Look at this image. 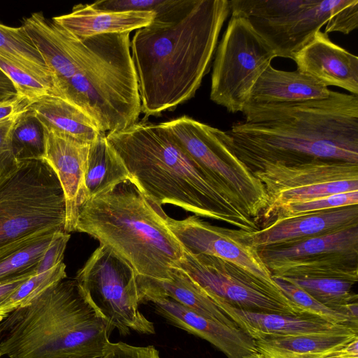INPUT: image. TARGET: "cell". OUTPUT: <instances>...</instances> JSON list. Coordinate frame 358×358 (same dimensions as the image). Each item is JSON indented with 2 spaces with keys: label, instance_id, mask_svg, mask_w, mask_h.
Segmentation results:
<instances>
[{
  "label": "cell",
  "instance_id": "1",
  "mask_svg": "<svg viewBox=\"0 0 358 358\" xmlns=\"http://www.w3.org/2000/svg\"><path fill=\"white\" fill-rule=\"evenodd\" d=\"M242 113L219 136L251 172L315 159L358 164L357 95L331 90L326 99L248 104Z\"/></svg>",
  "mask_w": 358,
  "mask_h": 358
},
{
  "label": "cell",
  "instance_id": "2",
  "mask_svg": "<svg viewBox=\"0 0 358 358\" xmlns=\"http://www.w3.org/2000/svg\"><path fill=\"white\" fill-rule=\"evenodd\" d=\"M229 12V0H173L136 31L130 49L141 113L157 116L194 96Z\"/></svg>",
  "mask_w": 358,
  "mask_h": 358
},
{
  "label": "cell",
  "instance_id": "3",
  "mask_svg": "<svg viewBox=\"0 0 358 358\" xmlns=\"http://www.w3.org/2000/svg\"><path fill=\"white\" fill-rule=\"evenodd\" d=\"M106 139L152 203H170L247 232L259 229L237 197L222 189L159 124L137 122Z\"/></svg>",
  "mask_w": 358,
  "mask_h": 358
},
{
  "label": "cell",
  "instance_id": "4",
  "mask_svg": "<svg viewBox=\"0 0 358 358\" xmlns=\"http://www.w3.org/2000/svg\"><path fill=\"white\" fill-rule=\"evenodd\" d=\"M114 329L65 278L0 321V358H100Z\"/></svg>",
  "mask_w": 358,
  "mask_h": 358
},
{
  "label": "cell",
  "instance_id": "5",
  "mask_svg": "<svg viewBox=\"0 0 358 358\" xmlns=\"http://www.w3.org/2000/svg\"><path fill=\"white\" fill-rule=\"evenodd\" d=\"M133 181L87 200L80 208L75 231L85 233L128 262L137 275L170 278L183 254L162 215Z\"/></svg>",
  "mask_w": 358,
  "mask_h": 358
},
{
  "label": "cell",
  "instance_id": "6",
  "mask_svg": "<svg viewBox=\"0 0 358 358\" xmlns=\"http://www.w3.org/2000/svg\"><path fill=\"white\" fill-rule=\"evenodd\" d=\"M130 41L129 32L95 36L90 55L61 91L104 134L137 122L141 113Z\"/></svg>",
  "mask_w": 358,
  "mask_h": 358
},
{
  "label": "cell",
  "instance_id": "7",
  "mask_svg": "<svg viewBox=\"0 0 358 358\" xmlns=\"http://www.w3.org/2000/svg\"><path fill=\"white\" fill-rule=\"evenodd\" d=\"M63 189L42 159L19 161L0 178V259L42 236L65 231Z\"/></svg>",
  "mask_w": 358,
  "mask_h": 358
},
{
  "label": "cell",
  "instance_id": "8",
  "mask_svg": "<svg viewBox=\"0 0 358 358\" xmlns=\"http://www.w3.org/2000/svg\"><path fill=\"white\" fill-rule=\"evenodd\" d=\"M352 0H231V15L245 17L276 57L294 55Z\"/></svg>",
  "mask_w": 358,
  "mask_h": 358
},
{
  "label": "cell",
  "instance_id": "9",
  "mask_svg": "<svg viewBox=\"0 0 358 358\" xmlns=\"http://www.w3.org/2000/svg\"><path fill=\"white\" fill-rule=\"evenodd\" d=\"M160 124L218 186L239 199L259 224L267 206L264 187L225 145L220 129L186 115Z\"/></svg>",
  "mask_w": 358,
  "mask_h": 358
},
{
  "label": "cell",
  "instance_id": "10",
  "mask_svg": "<svg viewBox=\"0 0 358 358\" xmlns=\"http://www.w3.org/2000/svg\"><path fill=\"white\" fill-rule=\"evenodd\" d=\"M136 276L128 262L100 244L75 278L90 303L122 336L131 330L155 333L154 323L139 310Z\"/></svg>",
  "mask_w": 358,
  "mask_h": 358
},
{
  "label": "cell",
  "instance_id": "11",
  "mask_svg": "<svg viewBox=\"0 0 358 358\" xmlns=\"http://www.w3.org/2000/svg\"><path fill=\"white\" fill-rule=\"evenodd\" d=\"M275 57L248 19L231 15L215 55L211 101L229 113L242 112L256 81Z\"/></svg>",
  "mask_w": 358,
  "mask_h": 358
},
{
  "label": "cell",
  "instance_id": "12",
  "mask_svg": "<svg viewBox=\"0 0 358 358\" xmlns=\"http://www.w3.org/2000/svg\"><path fill=\"white\" fill-rule=\"evenodd\" d=\"M175 267L185 271L210 299H219L234 307L252 311L308 313L289 299L278 287L218 257L194 255L183 250Z\"/></svg>",
  "mask_w": 358,
  "mask_h": 358
},
{
  "label": "cell",
  "instance_id": "13",
  "mask_svg": "<svg viewBox=\"0 0 358 358\" xmlns=\"http://www.w3.org/2000/svg\"><path fill=\"white\" fill-rule=\"evenodd\" d=\"M252 173L262 183L267 196L262 225L284 205L358 191L355 163L315 159L294 165L266 164Z\"/></svg>",
  "mask_w": 358,
  "mask_h": 358
},
{
  "label": "cell",
  "instance_id": "14",
  "mask_svg": "<svg viewBox=\"0 0 358 358\" xmlns=\"http://www.w3.org/2000/svg\"><path fill=\"white\" fill-rule=\"evenodd\" d=\"M162 215L185 251L226 260L277 286L257 249L250 241L248 232L213 225L196 215L178 220L169 217L164 211Z\"/></svg>",
  "mask_w": 358,
  "mask_h": 358
},
{
  "label": "cell",
  "instance_id": "15",
  "mask_svg": "<svg viewBox=\"0 0 358 358\" xmlns=\"http://www.w3.org/2000/svg\"><path fill=\"white\" fill-rule=\"evenodd\" d=\"M22 27L51 72L61 97L66 83L89 56L94 36L78 38L52 21L48 22L42 13L25 18Z\"/></svg>",
  "mask_w": 358,
  "mask_h": 358
},
{
  "label": "cell",
  "instance_id": "16",
  "mask_svg": "<svg viewBox=\"0 0 358 358\" xmlns=\"http://www.w3.org/2000/svg\"><path fill=\"white\" fill-rule=\"evenodd\" d=\"M44 128L42 159L52 168L64 192L66 207L64 231H75L81 206L87 201L85 173L90 145L63 133Z\"/></svg>",
  "mask_w": 358,
  "mask_h": 358
},
{
  "label": "cell",
  "instance_id": "17",
  "mask_svg": "<svg viewBox=\"0 0 358 358\" xmlns=\"http://www.w3.org/2000/svg\"><path fill=\"white\" fill-rule=\"evenodd\" d=\"M149 302L171 324L207 341L227 358H250L259 352L255 341L238 326L208 318L168 297Z\"/></svg>",
  "mask_w": 358,
  "mask_h": 358
},
{
  "label": "cell",
  "instance_id": "18",
  "mask_svg": "<svg viewBox=\"0 0 358 358\" xmlns=\"http://www.w3.org/2000/svg\"><path fill=\"white\" fill-rule=\"evenodd\" d=\"M358 225V204L272 220L248 236L257 248L292 244Z\"/></svg>",
  "mask_w": 358,
  "mask_h": 358
},
{
  "label": "cell",
  "instance_id": "19",
  "mask_svg": "<svg viewBox=\"0 0 358 358\" xmlns=\"http://www.w3.org/2000/svg\"><path fill=\"white\" fill-rule=\"evenodd\" d=\"M210 299L254 340L264 337L292 336L358 329L356 327L335 324L308 313L294 315L252 311L234 307L219 299Z\"/></svg>",
  "mask_w": 358,
  "mask_h": 358
},
{
  "label": "cell",
  "instance_id": "20",
  "mask_svg": "<svg viewBox=\"0 0 358 358\" xmlns=\"http://www.w3.org/2000/svg\"><path fill=\"white\" fill-rule=\"evenodd\" d=\"M293 60L298 71L327 87L337 86L358 94V57L334 43L327 34L318 31Z\"/></svg>",
  "mask_w": 358,
  "mask_h": 358
},
{
  "label": "cell",
  "instance_id": "21",
  "mask_svg": "<svg viewBox=\"0 0 358 358\" xmlns=\"http://www.w3.org/2000/svg\"><path fill=\"white\" fill-rule=\"evenodd\" d=\"M156 13L152 10L112 11L94 8L91 3L76 5L68 14L52 21L78 38L121 34L150 24Z\"/></svg>",
  "mask_w": 358,
  "mask_h": 358
},
{
  "label": "cell",
  "instance_id": "22",
  "mask_svg": "<svg viewBox=\"0 0 358 358\" xmlns=\"http://www.w3.org/2000/svg\"><path fill=\"white\" fill-rule=\"evenodd\" d=\"M136 283L139 304L148 303L153 298L168 297L208 318L237 326L179 268H171L170 278L165 280L137 275Z\"/></svg>",
  "mask_w": 358,
  "mask_h": 358
},
{
  "label": "cell",
  "instance_id": "23",
  "mask_svg": "<svg viewBox=\"0 0 358 358\" xmlns=\"http://www.w3.org/2000/svg\"><path fill=\"white\" fill-rule=\"evenodd\" d=\"M331 90L313 77L268 66L254 85L248 104L294 102L327 98Z\"/></svg>",
  "mask_w": 358,
  "mask_h": 358
},
{
  "label": "cell",
  "instance_id": "24",
  "mask_svg": "<svg viewBox=\"0 0 358 358\" xmlns=\"http://www.w3.org/2000/svg\"><path fill=\"white\" fill-rule=\"evenodd\" d=\"M43 127L55 130L76 140L91 144L101 132L94 122L79 107L57 96H46L28 106Z\"/></svg>",
  "mask_w": 358,
  "mask_h": 358
},
{
  "label": "cell",
  "instance_id": "25",
  "mask_svg": "<svg viewBox=\"0 0 358 358\" xmlns=\"http://www.w3.org/2000/svg\"><path fill=\"white\" fill-rule=\"evenodd\" d=\"M272 276L331 277L358 280V255L327 253L265 264Z\"/></svg>",
  "mask_w": 358,
  "mask_h": 358
},
{
  "label": "cell",
  "instance_id": "26",
  "mask_svg": "<svg viewBox=\"0 0 358 358\" xmlns=\"http://www.w3.org/2000/svg\"><path fill=\"white\" fill-rule=\"evenodd\" d=\"M264 264L327 253L358 255V225L289 245L257 249Z\"/></svg>",
  "mask_w": 358,
  "mask_h": 358
},
{
  "label": "cell",
  "instance_id": "27",
  "mask_svg": "<svg viewBox=\"0 0 358 358\" xmlns=\"http://www.w3.org/2000/svg\"><path fill=\"white\" fill-rule=\"evenodd\" d=\"M129 180L132 179L127 169L108 142L106 134L101 133L90 145L85 173L87 200L106 194Z\"/></svg>",
  "mask_w": 358,
  "mask_h": 358
},
{
  "label": "cell",
  "instance_id": "28",
  "mask_svg": "<svg viewBox=\"0 0 358 358\" xmlns=\"http://www.w3.org/2000/svg\"><path fill=\"white\" fill-rule=\"evenodd\" d=\"M358 338V329L255 339L258 349L281 353L321 352L345 345Z\"/></svg>",
  "mask_w": 358,
  "mask_h": 358
},
{
  "label": "cell",
  "instance_id": "29",
  "mask_svg": "<svg viewBox=\"0 0 358 358\" xmlns=\"http://www.w3.org/2000/svg\"><path fill=\"white\" fill-rule=\"evenodd\" d=\"M11 145L17 161L42 159L45 148L44 128L28 107L17 118L11 133Z\"/></svg>",
  "mask_w": 358,
  "mask_h": 358
},
{
  "label": "cell",
  "instance_id": "30",
  "mask_svg": "<svg viewBox=\"0 0 358 358\" xmlns=\"http://www.w3.org/2000/svg\"><path fill=\"white\" fill-rule=\"evenodd\" d=\"M0 54L54 80L42 56L22 26L11 27L0 23Z\"/></svg>",
  "mask_w": 358,
  "mask_h": 358
},
{
  "label": "cell",
  "instance_id": "31",
  "mask_svg": "<svg viewBox=\"0 0 358 358\" xmlns=\"http://www.w3.org/2000/svg\"><path fill=\"white\" fill-rule=\"evenodd\" d=\"M0 69L13 82L19 96L30 103L46 96H59L54 80L0 54Z\"/></svg>",
  "mask_w": 358,
  "mask_h": 358
},
{
  "label": "cell",
  "instance_id": "32",
  "mask_svg": "<svg viewBox=\"0 0 358 358\" xmlns=\"http://www.w3.org/2000/svg\"><path fill=\"white\" fill-rule=\"evenodd\" d=\"M66 277L64 262L50 270L29 277L0 304V321L12 311L28 304L46 289Z\"/></svg>",
  "mask_w": 358,
  "mask_h": 358
},
{
  "label": "cell",
  "instance_id": "33",
  "mask_svg": "<svg viewBox=\"0 0 358 358\" xmlns=\"http://www.w3.org/2000/svg\"><path fill=\"white\" fill-rule=\"evenodd\" d=\"M55 233H48L31 244L0 259V281L36 271Z\"/></svg>",
  "mask_w": 358,
  "mask_h": 358
},
{
  "label": "cell",
  "instance_id": "34",
  "mask_svg": "<svg viewBox=\"0 0 358 358\" xmlns=\"http://www.w3.org/2000/svg\"><path fill=\"white\" fill-rule=\"evenodd\" d=\"M282 292L292 301L298 304L307 313L335 324L358 327V317L320 302L307 292L285 280L272 276Z\"/></svg>",
  "mask_w": 358,
  "mask_h": 358
},
{
  "label": "cell",
  "instance_id": "35",
  "mask_svg": "<svg viewBox=\"0 0 358 358\" xmlns=\"http://www.w3.org/2000/svg\"><path fill=\"white\" fill-rule=\"evenodd\" d=\"M358 204V191L334 194L305 201L292 203L278 208L262 227L272 220Z\"/></svg>",
  "mask_w": 358,
  "mask_h": 358
},
{
  "label": "cell",
  "instance_id": "36",
  "mask_svg": "<svg viewBox=\"0 0 358 358\" xmlns=\"http://www.w3.org/2000/svg\"><path fill=\"white\" fill-rule=\"evenodd\" d=\"M173 0H101L91 5L97 9L112 11L152 10L158 13L169 6Z\"/></svg>",
  "mask_w": 358,
  "mask_h": 358
},
{
  "label": "cell",
  "instance_id": "37",
  "mask_svg": "<svg viewBox=\"0 0 358 358\" xmlns=\"http://www.w3.org/2000/svg\"><path fill=\"white\" fill-rule=\"evenodd\" d=\"M266 358H358V338L329 350L310 354L281 353L259 349Z\"/></svg>",
  "mask_w": 358,
  "mask_h": 358
},
{
  "label": "cell",
  "instance_id": "38",
  "mask_svg": "<svg viewBox=\"0 0 358 358\" xmlns=\"http://www.w3.org/2000/svg\"><path fill=\"white\" fill-rule=\"evenodd\" d=\"M18 115L0 124V178L12 170L18 163L13 152L11 133Z\"/></svg>",
  "mask_w": 358,
  "mask_h": 358
},
{
  "label": "cell",
  "instance_id": "39",
  "mask_svg": "<svg viewBox=\"0 0 358 358\" xmlns=\"http://www.w3.org/2000/svg\"><path fill=\"white\" fill-rule=\"evenodd\" d=\"M70 236L69 233L65 231H58L55 234L50 246L38 264L36 273L50 270L63 262L64 252Z\"/></svg>",
  "mask_w": 358,
  "mask_h": 358
},
{
  "label": "cell",
  "instance_id": "40",
  "mask_svg": "<svg viewBox=\"0 0 358 358\" xmlns=\"http://www.w3.org/2000/svg\"><path fill=\"white\" fill-rule=\"evenodd\" d=\"M358 27V0H352L327 23L324 33L339 31L348 34Z\"/></svg>",
  "mask_w": 358,
  "mask_h": 358
},
{
  "label": "cell",
  "instance_id": "41",
  "mask_svg": "<svg viewBox=\"0 0 358 358\" xmlns=\"http://www.w3.org/2000/svg\"><path fill=\"white\" fill-rule=\"evenodd\" d=\"M104 355L106 358H161L152 345L134 346L122 342H110Z\"/></svg>",
  "mask_w": 358,
  "mask_h": 358
},
{
  "label": "cell",
  "instance_id": "42",
  "mask_svg": "<svg viewBox=\"0 0 358 358\" xmlns=\"http://www.w3.org/2000/svg\"><path fill=\"white\" fill-rule=\"evenodd\" d=\"M30 102L21 96H17L0 103V124L13 119L22 113Z\"/></svg>",
  "mask_w": 358,
  "mask_h": 358
},
{
  "label": "cell",
  "instance_id": "43",
  "mask_svg": "<svg viewBox=\"0 0 358 358\" xmlns=\"http://www.w3.org/2000/svg\"><path fill=\"white\" fill-rule=\"evenodd\" d=\"M36 274V271H31L22 274L15 278L0 281V304L6 299L15 289L29 277Z\"/></svg>",
  "mask_w": 358,
  "mask_h": 358
},
{
  "label": "cell",
  "instance_id": "44",
  "mask_svg": "<svg viewBox=\"0 0 358 358\" xmlns=\"http://www.w3.org/2000/svg\"><path fill=\"white\" fill-rule=\"evenodd\" d=\"M18 96L13 82L0 69V103Z\"/></svg>",
  "mask_w": 358,
  "mask_h": 358
},
{
  "label": "cell",
  "instance_id": "45",
  "mask_svg": "<svg viewBox=\"0 0 358 358\" xmlns=\"http://www.w3.org/2000/svg\"><path fill=\"white\" fill-rule=\"evenodd\" d=\"M250 358H266L262 353L258 352Z\"/></svg>",
  "mask_w": 358,
  "mask_h": 358
},
{
  "label": "cell",
  "instance_id": "46",
  "mask_svg": "<svg viewBox=\"0 0 358 358\" xmlns=\"http://www.w3.org/2000/svg\"><path fill=\"white\" fill-rule=\"evenodd\" d=\"M100 358H106V357H105V355H104L103 357H100Z\"/></svg>",
  "mask_w": 358,
  "mask_h": 358
}]
</instances>
